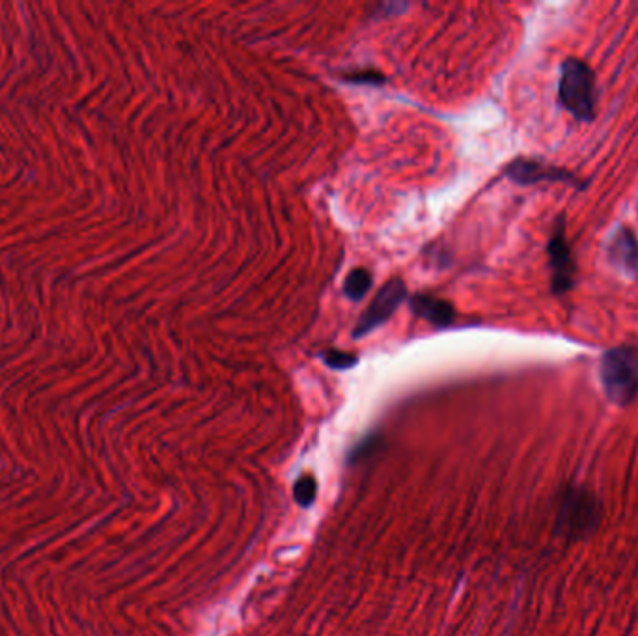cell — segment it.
<instances>
[{
  "label": "cell",
  "mask_w": 638,
  "mask_h": 636,
  "mask_svg": "<svg viewBox=\"0 0 638 636\" xmlns=\"http://www.w3.org/2000/svg\"><path fill=\"white\" fill-rule=\"evenodd\" d=\"M558 101L575 120L590 124L596 120V75L581 58H566L560 66Z\"/></svg>",
  "instance_id": "7a4b0ae2"
},
{
  "label": "cell",
  "mask_w": 638,
  "mask_h": 636,
  "mask_svg": "<svg viewBox=\"0 0 638 636\" xmlns=\"http://www.w3.org/2000/svg\"><path fill=\"white\" fill-rule=\"evenodd\" d=\"M599 377L607 398L629 405L638 396V355L633 347H612L599 362Z\"/></svg>",
  "instance_id": "3957f363"
},
{
  "label": "cell",
  "mask_w": 638,
  "mask_h": 636,
  "mask_svg": "<svg viewBox=\"0 0 638 636\" xmlns=\"http://www.w3.org/2000/svg\"><path fill=\"white\" fill-rule=\"evenodd\" d=\"M372 288V275L366 269H353L346 278L344 293L351 301H361Z\"/></svg>",
  "instance_id": "9c48e42d"
},
{
  "label": "cell",
  "mask_w": 638,
  "mask_h": 636,
  "mask_svg": "<svg viewBox=\"0 0 638 636\" xmlns=\"http://www.w3.org/2000/svg\"><path fill=\"white\" fill-rule=\"evenodd\" d=\"M407 299V290L400 278L387 282L379 293L375 295L372 305L364 310L361 319L355 325L353 336L362 338L368 336L370 332H374L377 327H381L383 323H387L392 314L402 306L403 301Z\"/></svg>",
  "instance_id": "8992f818"
},
{
  "label": "cell",
  "mask_w": 638,
  "mask_h": 636,
  "mask_svg": "<svg viewBox=\"0 0 638 636\" xmlns=\"http://www.w3.org/2000/svg\"><path fill=\"white\" fill-rule=\"evenodd\" d=\"M603 519L599 498L583 485H566L556 498V532L566 540L592 536Z\"/></svg>",
  "instance_id": "6da1fadb"
},
{
  "label": "cell",
  "mask_w": 638,
  "mask_h": 636,
  "mask_svg": "<svg viewBox=\"0 0 638 636\" xmlns=\"http://www.w3.org/2000/svg\"><path fill=\"white\" fill-rule=\"evenodd\" d=\"M318 493V485L312 476H303L297 480V484L293 487V497L301 504V506H310Z\"/></svg>",
  "instance_id": "30bf717a"
},
{
  "label": "cell",
  "mask_w": 638,
  "mask_h": 636,
  "mask_svg": "<svg viewBox=\"0 0 638 636\" xmlns=\"http://www.w3.org/2000/svg\"><path fill=\"white\" fill-rule=\"evenodd\" d=\"M346 81L359 84H379L385 81V77H381V73H375V71H361V73H349Z\"/></svg>",
  "instance_id": "7c38bea8"
},
{
  "label": "cell",
  "mask_w": 638,
  "mask_h": 636,
  "mask_svg": "<svg viewBox=\"0 0 638 636\" xmlns=\"http://www.w3.org/2000/svg\"><path fill=\"white\" fill-rule=\"evenodd\" d=\"M549 267H551V291L556 297L568 295L577 282V265L569 247L566 215H560L555 222L553 234L547 243Z\"/></svg>",
  "instance_id": "277c9868"
},
{
  "label": "cell",
  "mask_w": 638,
  "mask_h": 636,
  "mask_svg": "<svg viewBox=\"0 0 638 636\" xmlns=\"http://www.w3.org/2000/svg\"><path fill=\"white\" fill-rule=\"evenodd\" d=\"M411 306H413V312L417 316L426 319L428 323H431L437 329L450 327L452 321L456 318L454 306L446 303L443 299L430 297V295H415L413 301H411Z\"/></svg>",
  "instance_id": "ba28073f"
},
{
  "label": "cell",
  "mask_w": 638,
  "mask_h": 636,
  "mask_svg": "<svg viewBox=\"0 0 638 636\" xmlns=\"http://www.w3.org/2000/svg\"><path fill=\"white\" fill-rule=\"evenodd\" d=\"M323 360L333 370H347V368H353L357 364V357L353 353L338 351V349H331V351L323 353Z\"/></svg>",
  "instance_id": "8fae6325"
},
{
  "label": "cell",
  "mask_w": 638,
  "mask_h": 636,
  "mask_svg": "<svg viewBox=\"0 0 638 636\" xmlns=\"http://www.w3.org/2000/svg\"><path fill=\"white\" fill-rule=\"evenodd\" d=\"M609 262L625 277L638 278V237L629 226H618L607 245Z\"/></svg>",
  "instance_id": "52a82bcc"
},
{
  "label": "cell",
  "mask_w": 638,
  "mask_h": 636,
  "mask_svg": "<svg viewBox=\"0 0 638 636\" xmlns=\"http://www.w3.org/2000/svg\"><path fill=\"white\" fill-rule=\"evenodd\" d=\"M506 178L517 185H538V183H564L571 185L573 189H586L588 180L581 178L579 174L571 172L562 166L549 165L540 159H515L514 163L506 166L504 170Z\"/></svg>",
  "instance_id": "5b68a950"
}]
</instances>
